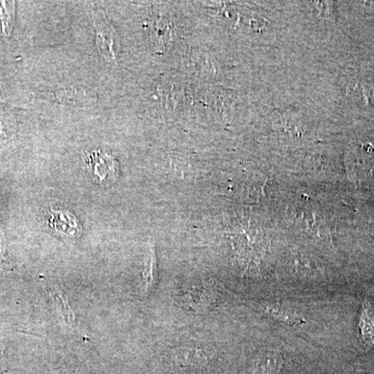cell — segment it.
Returning a JSON list of instances; mask_svg holds the SVG:
<instances>
[{"label":"cell","mask_w":374,"mask_h":374,"mask_svg":"<svg viewBox=\"0 0 374 374\" xmlns=\"http://www.w3.org/2000/svg\"><path fill=\"white\" fill-rule=\"evenodd\" d=\"M50 226L67 237H74L80 232L77 219L66 211H52Z\"/></svg>","instance_id":"3"},{"label":"cell","mask_w":374,"mask_h":374,"mask_svg":"<svg viewBox=\"0 0 374 374\" xmlns=\"http://www.w3.org/2000/svg\"><path fill=\"white\" fill-rule=\"evenodd\" d=\"M93 158L97 160V162L93 160V162H98V164H94V170H95V173L99 177L100 180H110V176L106 173L105 168L106 167L108 168H114V167H117V162H114V160H112L108 155H94Z\"/></svg>","instance_id":"6"},{"label":"cell","mask_w":374,"mask_h":374,"mask_svg":"<svg viewBox=\"0 0 374 374\" xmlns=\"http://www.w3.org/2000/svg\"><path fill=\"white\" fill-rule=\"evenodd\" d=\"M1 374H10V373H1Z\"/></svg>","instance_id":"8"},{"label":"cell","mask_w":374,"mask_h":374,"mask_svg":"<svg viewBox=\"0 0 374 374\" xmlns=\"http://www.w3.org/2000/svg\"><path fill=\"white\" fill-rule=\"evenodd\" d=\"M4 257H6V253H4V246L2 244V237L0 236V260H4Z\"/></svg>","instance_id":"7"},{"label":"cell","mask_w":374,"mask_h":374,"mask_svg":"<svg viewBox=\"0 0 374 374\" xmlns=\"http://www.w3.org/2000/svg\"><path fill=\"white\" fill-rule=\"evenodd\" d=\"M48 291H49L50 296H51L52 300H53L56 312L60 315V317L62 318V321H64L65 325H67L68 327H70L71 329L75 330V331L83 334V332L80 330V325H79L78 319H77L74 311L71 308L70 304H69L68 302V298H66L64 292H62L56 285L48 286Z\"/></svg>","instance_id":"2"},{"label":"cell","mask_w":374,"mask_h":374,"mask_svg":"<svg viewBox=\"0 0 374 374\" xmlns=\"http://www.w3.org/2000/svg\"><path fill=\"white\" fill-rule=\"evenodd\" d=\"M215 350L208 346H182L173 350L172 359L182 367H200L214 357Z\"/></svg>","instance_id":"1"},{"label":"cell","mask_w":374,"mask_h":374,"mask_svg":"<svg viewBox=\"0 0 374 374\" xmlns=\"http://www.w3.org/2000/svg\"><path fill=\"white\" fill-rule=\"evenodd\" d=\"M282 364V356L278 352H261L253 362V374H278Z\"/></svg>","instance_id":"4"},{"label":"cell","mask_w":374,"mask_h":374,"mask_svg":"<svg viewBox=\"0 0 374 374\" xmlns=\"http://www.w3.org/2000/svg\"><path fill=\"white\" fill-rule=\"evenodd\" d=\"M156 255L153 246H150L144 257L143 283H142V294L143 296L149 294L156 282Z\"/></svg>","instance_id":"5"}]
</instances>
